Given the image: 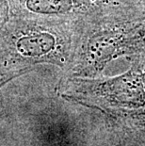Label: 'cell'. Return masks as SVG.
<instances>
[{
    "label": "cell",
    "mask_w": 145,
    "mask_h": 146,
    "mask_svg": "<svg viewBox=\"0 0 145 146\" xmlns=\"http://www.w3.org/2000/svg\"><path fill=\"white\" fill-rule=\"evenodd\" d=\"M27 6L32 11L44 13H58L70 9V0H28Z\"/></svg>",
    "instance_id": "cell-1"
},
{
    "label": "cell",
    "mask_w": 145,
    "mask_h": 146,
    "mask_svg": "<svg viewBox=\"0 0 145 146\" xmlns=\"http://www.w3.org/2000/svg\"><path fill=\"white\" fill-rule=\"evenodd\" d=\"M10 78V77H9L8 76H0V85H2L3 83H4L5 81H7V80Z\"/></svg>",
    "instance_id": "cell-2"
}]
</instances>
